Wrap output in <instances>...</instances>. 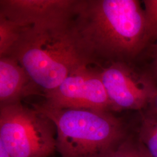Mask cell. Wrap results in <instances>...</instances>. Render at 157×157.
Instances as JSON below:
<instances>
[{"label":"cell","instance_id":"1","mask_svg":"<svg viewBox=\"0 0 157 157\" xmlns=\"http://www.w3.org/2000/svg\"><path fill=\"white\" fill-rule=\"evenodd\" d=\"M71 24L89 64L98 67L129 63L151 37L136 0H78Z\"/></svg>","mask_w":157,"mask_h":157},{"label":"cell","instance_id":"2","mask_svg":"<svg viewBox=\"0 0 157 157\" xmlns=\"http://www.w3.org/2000/svg\"><path fill=\"white\" fill-rule=\"evenodd\" d=\"M8 56L25 69L41 96L56 88L78 67L90 65L79 46L71 19L24 26Z\"/></svg>","mask_w":157,"mask_h":157},{"label":"cell","instance_id":"3","mask_svg":"<svg viewBox=\"0 0 157 157\" xmlns=\"http://www.w3.org/2000/svg\"><path fill=\"white\" fill-rule=\"evenodd\" d=\"M54 124L61 157H111L130 136L122 119L111 112L55 109L33 104Z\"/></svg>","mask_w":157,"mask_h":157},{"label":"cell","instance_id":"4","mask_svg":"<svg viewBox=\"0 0 157 157\" xmlns=\"http://www.w3.org/2000/svg\"><path fill=\"white\" fill-rule=\"evenodd\" d=\"M56 130L45 114L22 102L0 107V144L11 157H50Z\"/></svg>","mask_w":157,"mask_h":157},{"label":"cell","instance_id":"5","mask_svg":"<svg viewBox=\"0 0 157 157\" xmlns=\"http://www.w3.org/2000/svg\"><path fill=\"white\" fill-rule=\"evenodd\" d=\"M41 104L55 109H88L112 112V106L98 67H78L56 88L44 93Z\"/></svg>","mask_w":157,"mask_h":157},{"label":"cell","instance_id":"6","mask_svg":"<svg viewBox=\"0 0 157 157\" xmlns=\"http://www.w3.org/2000/svg\"><path fill=\"white\" fill-rule=\"evenodd\" d=\"M98 67L113 111L141 109L150 104L157 91L148 78L127 62H114Z\"/></svg>","mask_w":157,"mask_h":157},{"label":"cell","instance_id":"7","mask_svg":"<svg viewBox=\"0 0 157 157\" xmlns=\"http://www.w3.org/2000/svg\"><path fill=\"white\" fill-rule=\"evenodd\" d=\"M78 0H1L0 15L23 26L67 21Z\"/></svg>","mask_w":157,"mask_h":157},{"label":"cell","instance_id":"8","mask_svg":"<svg viewBox=\"0 0 157 157\" xmlns=\"http://www.w3.org/2000/svg\"><path fill=\"white\" fill-rule=\"evenodd\" d=\"M41 93L25 69L14 58L0 57V107L22 102Z\"/></svg>","mask_w":157,"mask_h":157},{"label":"cell","instance_id":"9","mask_svg":"<svg viewBox=\"0 0 157 157\" xmlns=\"http://www.w3.org/2000/svg\"><path fill=\"white\" fill-rule=\"evenodd\" d=\"M136 140L147 157H157V116L148 111L143 117Z\"/></svg>","mask_w":157,"mask_h":157},{"label":"cell","instance_id":"10","mask_svg":"<svg viewBox=\"0 0 157 157\" xmlns=\"http://www.w3.org/2000/svg\"><path fill=\"white\" fill-rule=\"evenodd\" d=\"M23 27L0 15V57L10 55Z\"/></svg>","mask_w":157,"mask_h":157},{"label":"cell","instance_id":"11","mask_svg":"<svg viewBox=\"0 0 157 157\" xmlns=\"http://www.w3.org/2000/svg\"><path fill=\"white\" fill-rule=\"evenodd\" d=\"M111 157H147L132 135L120 146Z\"/></svg>","mask_w":157,"mask_h":157},{"label":"cell","instance_id":"12","mask_svg":"<svg viewBox=\"0 0 157 157\" xmlns=\"http://www.w3.org/2000/svg\"><path fill=\"white\" fill-rule=\"evenodd\" d=\"M146 25L150 34L157 36V0L143 1Z\"/></svg>","mask_w":157,"mask_h":157},{"label":"cell","instance_id":"13","mask_svg":"<svg viewBox=\"0 0 157 157\" xmlns=\"http://www.w3.org/2000/svg\"><path fill=\"white\" fill-rule=\"evenodd\" d=\"M149 104H150L151 107L149 111L157 116V89Z\"/></svg>","mask_w":157,"mask_h":157},{"label":"cell","instance_id":"14","mask_svg":"<svg viewBox=\"0 0 157 157\" xmlns=\"http://www.w3.org/2000/svg\"><path fill=\"white\" fill-rule=\"evenodd\" d=\"M0 157H11L2 144H0Z\"/></svg>","mask_w":157,"mask_h":157},{"label":"cell","instance_id":"15","mask_svg":"<svg viewBox=\"0 0 157 157\" xmlns=\"http://www.w3.org/2000/svg\"><path fill=\"white\" fill-rule=\"evenodd\" d=\"M156 69H157V63H156Z\"/></svg>","mask_w":157,"mask_h":157}]
</instances>
